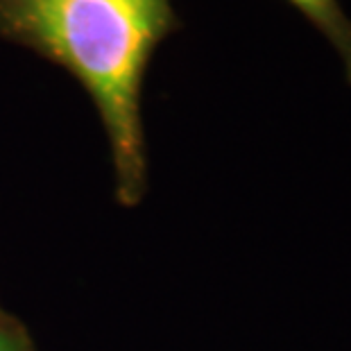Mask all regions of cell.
Instances as JSON below:
<instances>
[{
    "instance_id": "7a4b0ae2",
    "label": "cell",
    "mask_w": 351,
    "mask_h": 351,
    "mask_svg": "<svg viewBox=\"0 0 351 351\" xmlns=\"http://www.w3.org/2000/svg\"><path fill=\"white\" fill-rule=\"evenodd\" d=\"M288 3L300 10L304 19L315 25L335 48L345 64L347 82L351 84V19L342 10L340 0H288Z\"/></svg>"
},
{
    "instance_id": "3957f363",
    "label": "cell",
    "mask_w": 351,
    "mask_h": 351,
    "mask_svg": "<svg viewBox=\"0 0 351 351\" xmlns=\"http://www.w3.org/2000/svg\"><path fill=\"white\" fill-rule=\"evenodd\" d=\"M0 351H36L32 333L16 315L0 322Z\"/></svg>"
},
{
    "instance_id": "6da1fadb",
    "label": "cell",
    "mask_w": 351,
    "mask_h": 351,
    "mask_svg": "<svg viewBox=\"0 0 351 351\" xmlns=\"http://www.w3.org/2000/svg\"><path fill=\"white\" fill-rule=\"evenodd\" d=\"M177 29L173 0H0V36L66 69L93 100L125 208L147 193L145 73Z\"/></svg>"
},
{
    "instance_id": "277c9868",
    "label": "cell",
    "mask_w": 351,
    "mask_h": 351,
    "mask_svg": "<svg viewBox=\"0 0 351 351\" xmlns=\"http://www.w3.org/2000/svg\"><path fill=\"white\" fill-rule=\"evenodd\" d=\"M10 315H12V313H7V311L3 308V306H0V322H5V319L10 317Z\"/></svg>"
}]
</instances>
